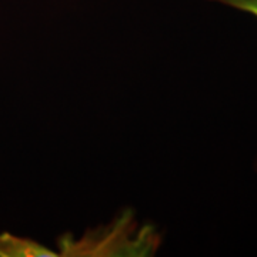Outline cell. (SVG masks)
<instances>
[{
	"label": "cell",
	"instance_id": "7a4b0ae2",
	"mask_svg": "<svg viewBox=\"0 0 257 257\" xmlns=\"http://www.w3.org/2000/svg\"><path fill=\"white\" fill-rule=\"evenodd\" d=\"M210 2H219L221 5L246 12L257 18V0H210Z\"/></svg>",
	"mask_w": 257,
	"mask_h": 257
},
{
	"label": "cell",
	"instance_id": "6da1fadb",
	"mask_svg": "<svg viewBox=\"0 0 257 257\" xmlns=\"http://www.w3.org/2000/svg\"><path fill=\"white\" fill-rule=\"evenodd\" d=\"M57 256L49 248L30 239L16 237L9 233L0 234V257H42Z\"/></svg>",
	"mask_w": 257,
	"mask_h": 257
}]
</instances>
